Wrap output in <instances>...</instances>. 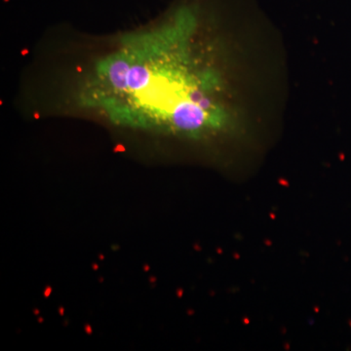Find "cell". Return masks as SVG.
<instances>
[{"mask_svg": "<svg viewBox=\"0 0 351 351\" xmlns=\"http://www.w3.org/2000/svg\"><path fill=\"white\" fill-rule=\"evenodd\" d=\"M180 25L128 36L97 64L82 104L112 123L176 137L201 138L223 130L211 89L181 57Z\"/></svg>", "mask_w": 351, "mask_h": 351, "instance_id": "6da1fadb", "label": "cell"}]
</instances>
